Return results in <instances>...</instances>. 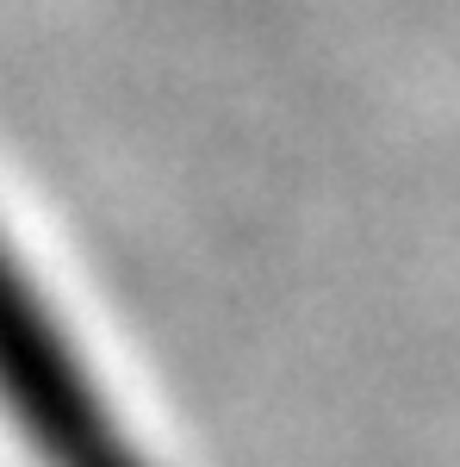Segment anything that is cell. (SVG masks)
I'll return each mask as SVG.
<instances>
[{
  "mask_svg": "<svg viewBox=\"0 0 460 467\" xmlns=\"http://www.w3.org/2000/svg\"><path fill=\"white\" fill-rule=\"evenodd\" d=\"M0 411L37 467H149L94 368L0 237Z\"/></svg>",
  "mask_w": 460,
  "mask_h": 467,
  "instance_id": "1",
  "label": "cell"
}]
</instances>
